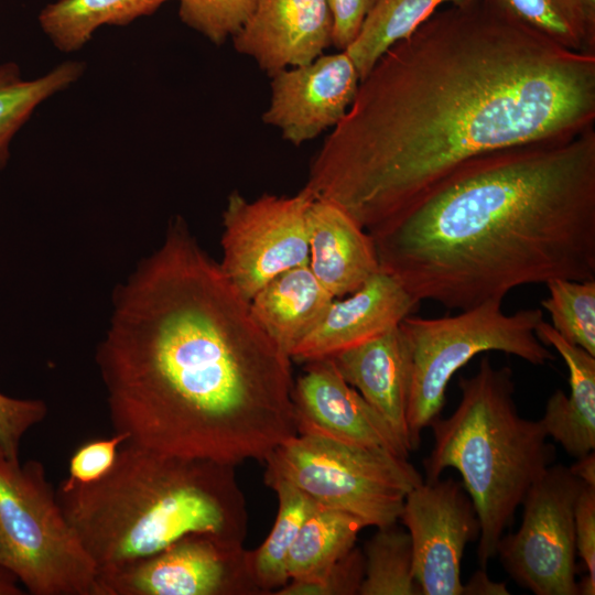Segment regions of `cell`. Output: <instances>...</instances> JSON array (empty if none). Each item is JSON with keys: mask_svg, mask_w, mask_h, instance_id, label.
<instances>
[{"mask_svg": "<svg viewBox=\"0 0 595 595\" xmlns=\"http://www.w3.org/2000/svg\"><path fill=\"white\" fill-rule=\"evenodd\" d=\"M595 127V53L485 0L439 9L388 48L311 162L303 188L370 231L465 161Z\"/></svg>", "mask_w": 595, "mask_h": 595, "instance_id": "obj_1", "label": "cell"}, {"mask_svg": "<svg viewBox=\"0 0 595 595\" xmlns=\"http://www.w3.org/2000/svg\"><path fill=\"white\" fill-rule=\"evenodd\" d=\"M96 351L115 432L236 466L298 434L291 358L182 218L115 292Z\"/></svg>", "mask_w": 595, "mask_h": 595, "instance_id": "obj_2", "label": "cell"}, {"mask_svg": "<svg viewBox=\"0 0 595 595\" xmlns=\"http://www.w3.org/2000/svg\"><path fill=\"white\" fill-rule=\"evenodd\" d=\"M368 232L382 271L448 310L595 280V127L474 156Z\"/></svg>", "mask_w": 595, "mask_h": 595, "instance_id": "obj_3", "label": "cell"}, {"mask_svg": "<svg viewBox=\"0 0 595 595\" xmlns=\"http://www.w3.org/2000/svg\"><path fill=\"white\" fill-rule=\"evenodd\" d=\"M235 467L126 442L101 479L60 483L56 495L99 571L158 553L190 534L244 545L248 515Z\"/></svg>", "mask_w": 595, "mask_h": 595, "instance_id": "obj_4", "label": "cell"}, {"mask_svg": "<svg viewBox=\"0 0 595 595\" xmlns=\"http://www.w3.org/2000/svg\"><path fill=\"white\" fill-rule=\"evenodd\" d=\"M458 386L455 411L430 425L434 445L422 464L425 482L437 480L446 468L461 474L480 524L477 559L486 569L527 491L556 454L541 421L518 413L508 366L496 367L485 356Z\"/></svg>", "mask_w": 595, "mask_h": 595, "instance_id": "obj_5", "label": "cell"}, {"mask_svg": "<svg viewBox=\"0 0 595 595\" xmlns=\"http://www.w3.org/2000/svg\"><path fill=\"white\" fill-rule=\"evenodd\" d=\"M0 566L32 595H93L98 573L42 462L1 448Z\"/></svg>", "mask_w": 595, "mask_h": 595, "instance_id": "obj_6", "label": "cell"}, {"mask_svg": "<svg viewBox=\"0 0 595 595\" xmlns=\"http://www.w3.org/2000/svg\"><path fill=\"white\" fill-rule=\"evenodd\" d=\"M501 304L487 301L439 318L409 315L399 324L411 363L407 421L412 451L420 444L422 430L440 418L453 375L476 355L502 351L536 366L554 358L536 335L542 310L506 314Z\"/></svg>", "mask_w": 595, "mask_h": 595, "instance_id": "obj_7", "label": "cell"}, {"mask_svg": "<svg viewBox=\"0 0 595 595\" xmlns=\"http://www.w3.org/2000/svg\"><path fill=\"white\" fill-rule=\"evenodd\" d=\"M264 462L266 485L286 482L316 504L377 529L396 524L407 494L424 482L405 457L310 434L286 440Z\"/></svg>", "mask_w": 595, "mask_h": 595, "instance_id": "obj_8", "label": "cell"}, {"mask_svg": "<svg viewBox=\"0 0 595 595\" xmlns=\"http://www.w3.org/2000/svg\"><path fill=\"white\" fill-rule=\"evenodd\" d=\"M583 485L569 467L552 464L527 491L519 529L499 540L504 569L536 595L580 594L574 509Z\"/></svg>", "mask_w": 595, "mask_h": 595, "instance_id": "obj_9", "label": "cell"}, {"mask_svg": "<svg viewBox=\"0 0 595 595\" xmlns=\"http://www.w3.org/2000/svg\"><path fill=\"white\" fill-rule=\"evenodd\" d=\"M314 199L305 188L255 201L238 191L228 196L219 267L244 299L250 301L280 273L309 264L307 214Z\"/></svg>", "mask_w": 595, "mask_h": 595, "instance_id": "obj_10", "label": "cell"}, {"mask_svg": "<svg viewBox=\"0 0 595 595\" xmlns=\"http://www.w3.org/2000/svg\"><path fill=\"white\" fill-rule=\"evenodd\" d=\"M244 545L190 534L152 555L99 570L93 595H256Z\"/></svg>", "mask_w": 595, "mask_h": 595, "instance_id": "obj_11", "label": "cell"}, {"mask_svg": "<svg viewBox=\"0 0 595 595\" xmlns=\"http://www.w3.org/2000/svg\"><path fill=\"white\" fill-rule=\"evenodd\" d=\"M399 519L411 538L413 574L422 595H463L461 562L480 524L463 484L423 482L405 496Z\"/></svg>", "mask_w": 595, "mask_h": 595, "instance_id": "obj_12", "label": "cell"}, {"mask_svg": "<svg viewBox=\"0 0 595 595\" xmlns=\"http://www.w3.org/2000/svg\"><path fill=\"white\" fill-rule=\"evenodd\" d=\"M271 82V98L262 115L294 145L334 128L357 94L360 77L345 51L321 55L312 63L280 71Z\"/></svg>", "mask_w": 595, "mask_h": 595, "instance_id": "obj_13", "label": "cell"}, {"mask_svg": "<svg viewBox=\"0 0 595 595\" xmlns=\"http://www.w3.org/2000/svg\"><path fill=\"white\" fill-rule=\"evenodd\" d=\"M291 398L298 434L378 447L408 458L409 452L388 423L329 358L306 361L304 374L293 382Z\"/></svg>", "mask_w": 595, "mask_h": 595, "instance_id": "obj_14", "label": "cell"}, {"mask_svg": "<svg viewBox=\"0 0 595 595\" xmlns=\"http://www.w3.org/2000/svg\"><path fill=\"white\" fill-rule=\"evenodd\" d=\"M327 0H258L231 39L237 52L252 57L270 77L312 63L332 45Z\"/></svg>", "mask_w": 595, "mask_h": 595, "instance_id": "obj_15", "label": "cell"}, {"mask_svg": "<svg viewBox=\"0 0 595 595\" xmlns=\"http://www.w3.org/2000/svg\"><path fill=\"white\" fill-rule=\"evenodd\" d=\"M419 304L393 275L380 269L358 290L334 299L290 357L305 363L331 357L398 326Z\"/></svg>", "mask_w": 595, "mask_h": 595, "instance_id": "obj_16", "label": "cell"}, {"mask_svg": "<svg viewBox=\"0 0 595 595\" xmlns=\"http://www.w3.org/2000/svg\"><path fill=\"white\" fill-rule=\"evenodd\" d=\"M327 358L340 376L383 418L410 453L412 446L407 412L411 363L399 325Z\"/></svg>", "mask_w": 595, "mask_h": 595, "instance_id": "obj_17", "label": "cell"}, {"mask_svg": "<svg viewBox=\"0 0 595 595\" xmlns=\"http://www.w3.org/2000/svg\"><path fill=\"white\" fill-rule=\"evenodd\" d=\"M307 231L309 267L334 299L358 290L380 270L370 234L337 204L315 198Z\"/></svg>", "mask_w": 595, "mask_h": 595, "instance_id": "obj_18", "label": "cell"}, {"mask_svg": "<svg viewBox=\"0 0 595 595\" xmlns=\"http://www.w3.org/2000/svg\"><path fill=\"white\" fill-rule=\"evenodd\" d=\"M536 335L563 358L571 389L570 396L560 389L551 394L540 421L548 436L580 458L595 448V356L565 340L543 320Z\"/></svg>", "mask_w": 595, "mask_h": 595, "instance_id": "obj_19", "label": "cell"}, {"mask_svg": "<svg viewBox=\"0 0 595 595\" xmlns=\"http://www.w3.org/2000/svg\"><path fill=\"white\" fill-rule=\"evenodd\" d=\"M333 300L309 264H304L273 278L253 295L249 305L258 325L290 357Z\"/></svg>", "mask_w": 595, "mask_h": 595, "instance_id": "obj_20", "label": "cell"}, {"mask_svg": "<svg viewBox=\"0 0 595 595\" xmlns=\"http://www.w3.org/2000/svg\"><path fill=\"white\" fill-rule=\"evenodd\" d=\"M167 1L57 0L41 10L39 23L57 50L71 53L82 48L99 26L127 25Z\"/></svg>", "mask_w": 595, "mask_h": 595, "instance_id": "obj_21", "label": "cell"}, {"mask_svg": "<svg viewBox=\"0 0 595 595\" xmlns=\"http://www.w3.org/2000/svg\"><path fill=\"white\" fill-rule=\"evenodd\" d=\"M365 524L356 517L315 504L288 554L289 581L315 577L347 554Z\"/></svg>", "mask_w": 595, "mask_h": 595, "instance_id": "obj_22", "label": "cell"}, {"mask_svg": "<svg viewBox=\"0 0 595 595\" xmlns=\"http://www.w3.org/2000/svg\"><path fill=\"white\" fill-rule=\"evenodd\" d=\"M474 1L477 0H377L345 52L361 79L388 48L412 34L444 4Z\"/></svg>", "mask_w": 595, "mask_h": 595, "instance_id": "obj_23", "label": "cell"}, {"mask_svg": "<svg viewBox=\"0 0 595 595\" xmlns=\"http://www.w3.org/2000/svg\"><path fill=\"white\" fill-rule=\"evenodd\" d=\"M267 485L278 498L275 521L262 544L247 552V561L251 577L261 593L273 594L289 582L288 554L316 502L286 482L274 480Z\"/></svg>", "mask_w": 595, "mask_h": 595, "instance_id": "obj_24", "label": "cell"}, {"mask_svg": "<svg viewBox=\"0 0 595 595\" xmlns=\"http://www.w3.org/2000/svg\"><path fill=\"white\" fill-rule=\"evenodd\" d=\"M84 63L66 61L47 74L24 79L13 62L0 64V170L10 158V143L45 99L67 88L83 74Z\"/></svg>", "mask_w": 595, "mask_h": 595, "instance_id": "obj_25", "label": "cell"}, {"mask_svg": "<svg viewBox=\"0 0 595 595\" xmlns=\"http://www.w3.org/2000/svg\"><path fill=\"white\" fill-rule=\"evenodd\" d=\"M485 1L569 50L595 53V4L587 0Z\"/></svg>", "mask_w": 595, "mask_h": 595, "instance_id": "obj_26", "label": "cell"}, {"mask_svg": "<svg viewBox=\"0 0 595 595\" xmlns=\"http://www.w3.org/2000/svg\"><path fill=\"white\" fill-rule=\"evenodd\" d=\"M359 595H422L413 574L411 538L396 524L378 529L364 548Z\"/></svg>", "mask_w": 595, "mask_h": 595, "instance_id": "obj_27", "label": "cell"}, {"mask_svg": "<svg viewBox=\"0 0 595 595\" xmlns=\"http://www.w3.org/2000/svg\"><path fill=\"white\" fill-rule=\"evenodd\" d=\"M541 303L553 328L569 343L595 356V280L555 279Z\"/></svg>", "mask_w": 595, "mask_h": 595, "instance_id": "obj_28", "label": "cell"}, {"mask_svg": "<svg viewBox=\"0 0 595 595\" xmlns=\"http://www.w3.org/2000/svg\"><path fill=\"white\" fill-rule=\"evenodd\" d=\"M181 21L216 45L232 37L252 14L258 0H178Z\"/></svg>", "mask_w": 595, "mask_h": 595, "instance_id": "obj_29", "label": "cell"}, {"mask_svg": "<svg viewBox=\"0 0 595 595\" xmlns=\"http://www.w3.org/2000/svg\"><path fill=\"white\" fill-rule=\"evenodd\" d=\"M365 570L363 551L354 547L322 574L307 580H292L275 591V595H355L358 594Z\"/></svg>", "mask_w": 595, "mask_h": 595, "instance_id": "obj_30", "label": "cell"}, {"mask_svg": "<svg viewBox=\"0 0 595 595\" xmlns=\"http://www.w3.org/2000/svg\"><path fill=\"white\" fill-rule=\"evenodd\" d=\"M126 442L128 436L120 432L84 442L72 454L67 477L61 483L69 486L98 482L112 468Z\"/></svg>", "mask_w": 595, "mask_h": 595, "instance_id": "obj_31", "label": "cell"}, {"mask_svg": "<svg viewBox=\"0 0 595 595\" xmlns=\"http://www.w3.org/2000/svg\"><path fill=\"white\" fill-rule=\"evenodd\" d=\"M47 412L43 400L13 398L0 392V448L8 456L20 458L23 437L43 422Z\"/></svg>", "mask_w": 595, "mask_h": 595, "instance_id": "obj_32", "label": "cell"}, {"mask_svg": "<svg viewBox=\"0 0 595 595\" xmlns=\"http://www.w3.org/2000/svg\"><path fill=\"white\" fill-rule=\"evenodd\" d=\"M576 553L595 582V486L583 485L574 509Z\"/></svg>", "mask_w": 595, "mask_h": 595, "instance_id": "obj_33", "label": "cell"}, {"mask_svg": "<svg viewBox=\"0 0 595 595\" xmlns=\"http://www.w3.org/2000/svg\"><path fill=\"white\" fill-rule=\"evenodd\" d=\"M377 0H327L333 20L332 45L345 51L355 40Z\"/></svg>", "mask_w": 595, "mask_h": 595, "instance_id": "obj_34", "label": "cell"}, {"mask_svg": "<svg viewBox=\"0 0 595 595\" xmlns=\"http://www.w3.org/2000/svg\"><path fill=\"white\" fill-rule=\"evenodd\" d=\"M505 583L494 582L486 574L485 569L476 571L467 584H464L463 595H508Z\"/></svg>", "mask_w": 595, "mask_h": 595, "instance_id": "obj_35", "label": "cell"}, {"mask_svg": "<svg viewBox=\"0 0 595 595\" xmlns=\"http://www.w3.org/2000/svg\"><path fill=\"white\" fill-rule=\"evenodd\" d=\"M576 463L570 466L571 473L583 484L595 486V455L594 451L576 458Z\"/></svg>", "mask_w": 595, "mask_h": 595, "instance_id": "obj_36", "label": "cell"}, {"mask_svg": "<svg viewBox=\"0 0 595 595\" xmlns=\"http://www.w3.org/2000/svg\"><path fill=\"white\" fill-rule=\"evenodd\" d=\"M18 578L0 566V595H23Z\"/></svg>", "mask_w": 595, "mask_h": 595, "instance_id": "obj_37", "label": "cell"}, {"mask_svg": "<svg viewBox=\"0 0 595 595\" xmlns=\"http://www.w3.org/2000/svg\"><path fill=\"white\" fill-rule=\"evenodd\" d=\"M588 2H591L592 4H595V0H587Z\"/></svg>", "mask_w": 595, "mask_h": 595, "instance_id": "obj_38", "label": "cell"}]
</instances>
